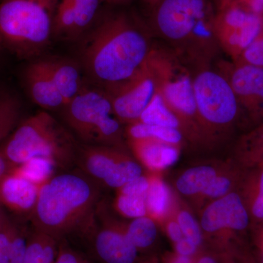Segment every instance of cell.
<instances>
[{
    "label": "cell",
    "mask_w": 263,
    "mask_h": 263,
    "mask_svg": "<svg viewBox=\"0 0 263 263\" xmlns=\"http://www.w3.org/2000/svg\"><path fill=\"white\" fill-rule=\"evenodd\" d=\"M85 34L81 62L88 75L104 89L133 77L154 48L146 32L126 13L98 15Z\"/></svg>",
    "instance_id": "6da1fadb"
},
{
    "label": "cell",
    "mask_w": 263,
    "mask_h": 263,
    "mask_svg": "<svg viewBox=\"0 0 263 263\" xmlns=\"http://www.w3.org/2000/svg\"><path fill=\"white\" fill-rule=\"evenodd\" d=\"M100 203V185L81 171L55 174L40 189L32 228L60 240L79 233Z\"/></svg>",
    "instance_id": "7a4b0ae2"
},
{
    "label": "cell",
    "mask_w": 263,
    "mask_h": 263,
    "mask_svg": "<svg viewBox=\"0 0 263 263\" xmlns=\"http://www.w3.org/2000/svg\"><path fill=\"white\" fill-rule=\"evenodd\" d=\"M216 13L212 0H160L154 24L175 53L198 68L210 66L221 51L215 34Z\"/></svg>",
    "instance_id": "3957f363"
},
{
    "label": "cell",
    "mask_w": 263,
    "mask_h": 263,
    "mask_svg": "<svg viewBox=\"0 0 263 263\" xmlns=\"http://www.w3.org/2000/svg\"><path fill=\"white\" fill-rule=\"evenodd\" d=\"M79 145L69 129L46 110L22 119L1 143L0 152L13 169L35 157L53 161L58 168L76 164Z\"/></svg>",
    "instance_id": "277c9868"
},
{
    "label": "cell",
    "mask_w": 263,
    "mask_h": 263,
    "mask_svg": "<svg viewBox=\"0 0 263 263\" xmlns=\"http://www.w3.org/2000/svg\"><path fill=\"white\" fill-rule=\"evenodd\" d=\"M60 0H2L0 51L20 59L39 56L51 42Z\"/></svg>",
    "instance_id": "5b68a950"
},
{
    "label": "cell",
    "mask_w": 263,
    "mask_h": 263,
    "mask_svg": "<svg viewBox=\"0 0 263 263\" xmlns=\"http://www.w3.org/2000/svg\"><path fill=\"white\" fill-rule=\"evenodd\" d=\"M174 51L153 48L148 59L157 91L182 121L187 138H202L193 89V74Z\"/></svg>",
    "instance_id": "8992f818"
},
{
    "label": "cell",
    "mask_w": 263,
    "mask_h": 263,
    "mask_svg": "<svg viewBox=\"0 0 263 263\" xmlns=\"http://www.w3.org/2000/svg\"><path fill=\"white\" fill-rule=\"evenodd\" d=\"M193 89L202 138L229 130L241 110L226 77L211 66L199 67L193 75Z\"/></svg>",
    "instance_id": "52a82bcc"
},
{
    "label": "cell",
    "mask_w": 263,
    "mask_h": 263,
    "mask_svg": "<svg viewBox=\"0 0 263 263\" xmlns=\"http://www.w3.org/2000/svg\"><path fill=\"white\" fill-rule=\"evenodd\" d=\"M215 34L221 51L235 61L263 29V15L255 14L233 2L216 11Z\"/></svg>",
    "instance_id": "ba28073f"
},
{
    "label": "cell",
    "mask_w": 263,
    "mask_h": 263,
    "mask_svg": "<svg viewBox=\"0 0 263 263\" xmlns=\"http://www.w3.org/2000/svg\"><path fill=\"white\" fill-rule=\"evenodd\" d=\"M63 109L69 130L81 140L83 144H94L102 123L114 115L111 103L105 90L84 86Z\"/></svg>",
    "instance_id": "9c48e42d"
},
{
    "label": "cell",
    "mask_w": 263,
    "mask_h": 263,
    "mask_svg": "<svg viewBox=\"0 0 263 263\" xmlns=\"http://www.w3.org/2000/svg\"><path fill=\"white\" fill-rule=\"evenodd\" d=\"M80 234L91 240L93 252L101 263H137L138 252L126 235L124 227L114 224L98 207Z\"/></svg>",
    "instance_id": "30bf717a"
},
{
    "label": "cell",
    "mask_w": 263,
    "mask_h": 263,
    "mask_svg": "<svg viewBox=\"0 0 263 263\" xmlns=\"http://www.w3.org/2000/svg\"><path fill=\"white\" fill-rule=\"evenodd\" d=\"M105 90L111 103L114 116L121 123L138 122L157 91V83L148 60L128 80Z\"/></svg>",
    "instance_id": "8fae6325"
},
{
    "label": "cell",
    "mask_w": 263,
    "mask_h": 263,
    "mask_svg": "<svg viewBox=\"0 0 263 263\" xmlns=\"http://www.w3.org/2000/svg\"><path fill=\"white\" fill-rule=\"evenodd\" d=\"M216 69L229 82L241 112L263 119V68L221 60Z\"/></svg>",
    "instance_id": "7c38bea8"
},
{
    "label": "cell",
    "mask_w": 263,
    "mask_h": 263,
    "mask_svg": "<svg viewBox=\"0 0 263 263\" xmlns=\"http://www.w3.org/2000/svg\"><path fill=\"white\" fill-rule=\"evenodd\" d=\"M101 0H60L53 24V37L73 41L86 32L99 15Z\"/></svg>",
    "instance_id": "4fadbf2b"
},
{
    "label": "cell",
    "mask_w": 263,
    "mask_h": 263,
    "mask_svg": "<svg viewBox=\"0 0 263 263\" xmlns=\"http://www.w3.org/2000/svg\"><path fill=\"white\" fill-rule=\"evenodd\" d=\"M249 216L243 200L235 193L227 194L211 202L202 212L200 226L208 234L224 230L240 231L246 229Z\"/></svg>",
    "instance_id": "5bb4252c"
},
{
    "label": "cell",
    "mask_w": 263,
    "mask_h": 263,
    "mask_svg": "<svg viewBox=\"0 0 263 263\" xmlns=\"http://www.w3.org/2000/svg\"><path fill=\"white\" fill-rule=\"evenodd\" d=\"M41 186L10 173L0 181V204L17 219L30 220L37 204Z\"/></svg>",
    "instance_id": "9a60e30c"
},
{
    "label": "cell",
    "mask_w": 263,
    "mask_h": 263,
    "mask_svg": "<svg viewBox=\"0 0 263 263\" xmlns=\"http://www.w3.org/2000/svg\"><path fill=\"white\" fill-rule=\"evenodd\" d=\"M125 155L119 147L82 144L78 148L76 164L83 174L100 185Z\"/></svg>",
    "instance_id": "2e32d148"
},
{
    "label": "cell",
    "mask_w": 263,
    "mask_h": 263,
    "mask_svg": "<svg viewBox=\"0 0 263 263\" xmlns=\"http://www.w3.org/2000/svg\"><path fill=\"white\" fill-rule=\"evenodd\" d=\"M24 87L29 98L45 110L65 108L60 96L46 70L42 59L33 60L23 71Z\"/></svg>",
    "instance_id": "e0dca14e"
},
{
    "label": "cell",
    "mask_w": 263,
    "mask_h": 263,
    "mask_svg": "<svg viewBox=\"0 0 263 263\" xmlns=\"http://www.w3.org/2000/svg\"><path fill=\"white\" fill-rule=\"evenodd\" d=\"M0 212V263H24L29 229Z\"/></svg>",
    "instance_id": "ac0fdd59"
},
{
    "label": "cell",
    "mask_w": 263,
    "mask_h": 263,
    "mask_svg": "<svg viewBox=\"0 0 263 263\" xmlns=\"http://www.w3.org/2000/svg\"><path fill=\"white\" fill-rule=\"evenodd\" d=\"M129 147L141 164L153 172L174 165L179 158L180 146L157 140H128Z\"/></svg>",
    "instance_id": "d6986e66"
},
{
    "label": "cell",
    "mask_w": 263,
    "mask_h": 263,
    "mask_svg": "<svg viewBox=\"0 0 263 263\" xmlns=\"http://www.w3.org/2000/svg\"><path fill=\"white\" fill-rule=\"evenodd\" d=\"M42 60L65 107L83 88L80 70L75 62L68 59L50 57Z\"/></svg>",
    "instance_id": "ffe728a7"
},
{
    "label": "cell",
    "mask_w": 263,
    "mask_h": 263,
    "mask_svg": "<svg viewBox=\"0 0 263 263\" xmlns=\"http://www.w3.org/2000/svg\"><path fill=\"white\" fill-rule=\"evenodd\" d=\"M138 122L152 125L175 128L181 131L184 136L187 137L186 127L182 121L167 106L157 91Z\"/></svg>",
    "instance_id": "44dd1931"
},
{
    "label": "cell",
    "mask_w": 263,
    "mask_h": 263,
    "mask_svg": "<svg viewBox=\"0 0 263 263\" xmlns=\"http://www.w3.org/2000/svg\"><path fill=\"white\" fill-rule=\"evenodd\" d=\"M59 240L31 228L24 263H54Z\"/></svg>",
    "instance_id": "7402d4cb"
},
{
    "label": "cell",
    "mask_w": 263,
    "mask_h": 263,
    "mask_svg": "<svg viewBox=\"0 0 263 263\" xmlns=\"http://www.w3.org/2000/svg\"><path fill=\"white\" fill-rule=\"evenodd\" d=\"M150 184L147 192L146 202L148 216L155 221L166 217L172 206V193L169 186L158 176H149Z\"/></svg>",
    "instance_id": "603a6c76"
},
{
    "label": "cell",
    "mask_w": 263,
    "mask_h": 263,
    "mask_svg": "<svg viewBox=\"0 0 263 263\" xmlns=\"http://www.w3.org/2000/svg\"><path fill=\"white\" fill-rule=\"evenodd\" d=\"M212 166L200 165L186 170L176 181L178 191L186 196L200 195L217 176Z\"/></svg>",
    "instance_id": "cb8c5ba5"
},
{
    "label": "cell",
    "mask_w": 263,
    "mask_h": 263,
    "mask_svg": "<svg viewBox=\"0 0 263 263\" xmlns=\"http://www.w3.org/2000/svg\"><path fill=\"white\" fill-rule=\"evenodd\" d=\"M126 135L127 140L150 138L179 146H181L185 137L181 131L175 128L152 125L139 122L128 124Z\"/></svg>",
    "instance_id": "d4e9b609"
},
{
    "label": "cell",
    "mask_w": 263,
    "mask_h": 263,
    "mask_svg": "<svg viewBox=\"0 0 263 263\" xmlns=\"http://www.w3.org/2000/svg\"><path fill=\"white\" fill-rule=\"evenodd\" d=\"M22 104L14 95L0 89V143L4 142L22 120Z\"/></svg>",
    "instance_id": "484cf974"
},
{
    "label": "cell",
    "mask_w": 263,
    "mask_h": 263,
    "mask_svg": "<svg viewBox=\"0 0 263 263\" xmlns=\"http://www.w3.org/2000/svg\"><path fill=\"white\" fill-rule=\"evenodd\" d=\"M124 229L128 238L139 252L152 247L158 235L156 221L148 216L133 219L124 227Z\"/></svg>",
    "instance_id": "4316f807"
},
{
    "label": "cell",
    "mask_w": 263,
    "mask_h": 263,
    "mask_svg": "<svg viewBox=\"0 0 263 263\" xmlns=\"http://www.w3.org/2000/svg\"><path fill=\"white\" fill-rule=\"evenodd\" d=\"M57 168L56 164L49 159L35 157L15 167L11 172L41 186L54 176Z\"/></svg>",
    "instance_id": "83f0119b"
},
{
    "label": "cell",
    "mask_w": 263,
    "mask_h": 263,
    "mask_svg": "<svg viewBox=\"0 0 263 263\" xmlns=\"http://www.w3.org/2000/svg\"><path fill=\"white\" fill-rule=\"evenodd\" d=\"M143 175L141 164L132 160L127 155L119 161L113 171L103 180L101 184L107 187L119 190L132 180Z\"/></svg>",
    "instance_id": "f1b7e54d"
},
{
    "label": "cell",
    "mask_w": 263,
    "mask_h": 263,
    "mask_svg": "<svg viewBox=\"0 0 263 263\" xmlns=\"http://www.w3.org/2000/svg\"><path fill=\"white\" fill-rule=\"evenodd\" d=\"M146 197L134 196L118 193L115 200L117 212L122 216L130 219L148 216Z\"/></svg>",
    "instance_id": "f546056e"
},
{
    "label": "cell",
    "mask_w": 263,
    "mask_h": 263,
    "mask_svg": "<svg viewBox=\"0 0 263 263\" xmlns=\"http://www.w3.org/2000/svg\"><path fill=\"white\" fill-rule=\"evenodd\" d=\"M176 219L181 228L183 237L193 242L199 248L203 240L200 224L197 222L195 217L187 211H180Z\"/></svg>",
    "instance_id": "4dcf8cb0"
},
{
    "label": "cell",
    "mask_w": 263,
    "mask_h": 263,
    "mask_svg": "<svg viewBox=\"0 0 263 263\" xmlns=\"http://www.w3.org/2000/svg\"><path fill=\"white\" fill-rule=\"evenodd\" d=\"M233 62L263 68V29L255 41Z\"/></svg>",
    "instance_id": "1f68e13d"
},
{
    "label": "cell",
    "mask_w": 263,
    "mask_h": 263,
    "mask_svg": "<svg viewBox=\"0 0 263 263\" xmlns=\"http://www.w3.org/2000/svg\"><path fill=\"white\" fill-rule=\"evenodd\" d=\"M233 186V181L228 176L219 175L216 176L212 183L200 194L205 198L216 199L224 196L230 193Z\"/></svg>",
    "instance_id": "d6a6232c"
},
{
    "label": "cell",
    "mask_w": 263,
    "mask_h": 263,
    "mask_svg": "<svg viewBox=\"0 0 263 263\" xmlns=\"http://www.w3.org/2000/svg\"><path fill=\"white\" fill-rule=\"evenodd\" d=\"M54 263H89L80 252L70 247L66 238L59 240L58 252Z\"/></svg>",
    "instance_id": "836d02e7"
},
{
    "label": "cell",
    "mask_w": 263,
    "mask_h": 263,
    "mask_svg": "<svg viewBox=\"0 0 263 263\" xmlns=\"http://www.w3.org/2000/svg\"><path fill=\"white\" fill-rule=\"evenodd\" d=\"M240 148L250 155H263V126L242 140Z\"/></svg>",
    "instance_id": "e575fe53"
},
{
    "label": "cell",
    "mask_w": 263,
    "mask_h": 263,
    "mask_svg": "<svg viewBox=\"0 0 263 263\" xmlns=\"http://www.w3.org/2000/svg\"><path fill=\"white\" fill-rule=\"evenodd\" d=\"M150 184L149 176H142L132 180L118 190V193L134 196L146 197Z\"/></svg>",
    "instance_id": "d590c367"
},
{
    "label": "cell",
    "mask_w": 263,
    "mask_h": 263,
    "mask_svg": "<svg viewBox=\"0 0 263 263\" xmlns=\"http://www.w3.org/2000/svg\"><path fill=\"white\" fill-rule=\"evenodd\" d=\"M251 213L257 219H263V169L259 175L254 194L251 200Z\"/></svg>",
    "instance_id": "8d00e7d4"
},
{
    "label": "cell",
    "mask_w": 263,
    "mask_h": 263,
    "mask_svg": "<svg viewBox=\"0 0 263 263\" xmlns=\"http://www.w3.org/2000/svg\"><path fill=\"white\" fill-rule=\"evenodd\" d=\"M174 245L176 254L183 256V257L193 258L194 256L198 252V247L185 237H183L181 240L174 243Z\"/></svg>",
    "instance_id": "74e56055"
},
{
    "label": "cell",
    "mask_w": 263,
    "mask_h": 263,
    "mask_svg": "<svg viewBox=\"0 0 263 263\" xmlns=\"http://www.w3.org/2000/svg\"><path fill=\"white\" fill-rule=\"evenodd\" d=\"M165 229L167 236L174 243L179 241L183 237L182 231L176 219H171L166 224Z\"/></svg>",
    "instance_id": "f35d334b"
},
{
    "label": "cell",
    "mask_w": 263,
    "mask_h": 263,
    "mask_svg": "<svg viewBox=\"0 0 263 263\" xmlns=\"http://www.w3.org/2000/svg\"><path fill=\"white\" fill-rule=\"evenodd\" d=\"M233 2L252 13L263 15V0H234Z\"/></svg>",
    "instance_id": "ab89813d"
},
{
    "label": "cell",
    "mask_w": 263,
    "mask_h": 263,
    "mask_svg": "<svg viewBox=\"0 0 263 263\" xmlns=\"http://www.w3.org/2000/svg\"><path fill=\"white\" fill-rule=\"evenodd\" d=\"M13 170V167H12L11 164L7 161L4 156L2 155L1 152H0V181L4 179L7 175L11 173Z\"/></svg>",
    "instance_id": "60d3db41"
},
{
    "label": "cell",
    "mask_w": 263,
    "mask_h": 263,
    "mask_svg": "<svg viewBox=\"0 0 263 263\" xmlns=\"http://www.w3.org/2000/svg\"><path fill=\"white\" fill-rule=\"evenodd\" d=\"M193 263H220L219 259L212 254L202 253L198 254Z\"/></svg>",
    "instance_id": "b9f144b4"
},
{
    "label": "cell",
    "mask_w": 263,
    "mask_h": 263,
    "mask_svg": "<svg viewBox=\"0 0 263 263\" xmlns=\"http://www.w3.org/2000/svg\"><path fill=\"white\" fill-rule=\"evenodd\" d=\"M166 263H193V259L176 254L174 255L170 256L166 260Z\"/></svg>",
    "instance_id": "7bdbcfd3"
},
{
    "label": "cell",
    "mask_w": 263,
    "mask_h": 263,
    "mask_svg": "<svg viewBox=\"0 0 263 263\" xmlns=\"http://www.w3.org/2000/svg\"><path fill=\"white\" fill-rule=\"evenodd\" d=\"M212 1L215 6L216 11H218V10L223 9L231 4L234 0H212Z\"/></svg>",
    "instance_id": "ee69618b"
},
{
    "label": "cell",
    "mask_w": 263,
    "mask_h": 263,
    "mask_svg": "<svg viewBox=\"0 0 263 263\" xmlns=\"http://www.w3.org/2000/svg\"><path fill=\"white\" fill-rule=\"evenodd\" d=\"M137 263H157L156 262L155 259H144V260H138V262Z\"/></svg>",
    "instance_id": "f6af8a7d"
},
{
    "label": "cell",
    "mask_w": 263,
    "mask_h": 263,
    "mask_svg": "<svg viewBox=\"0 0 263 263\" xmlns=\"http://www.w3.org/2000/svg\"><path fill=\"white\" fill-rule=\"evenodd\" d=\"M146 2H148V3L152 5H157L160 0H146Z\"/></svg>",
    "instance_id": "bcb514c9"
},
{
    "label": "cell",
    "mask_w": 263,
    "mask_h": 263,
    "mask_svg": "<svg viewBox=\"0 0 263 263\" xmlns=\"http://www.w3.org/2000/svg\"><path fill=\"white\" fill-rule=\"evenodd\" d=\"M106 1L109 2V3H122V2L126 1V0H106Z\"/></svg>",
    "instance_id": "7dc6e473"
}]
</instances>
